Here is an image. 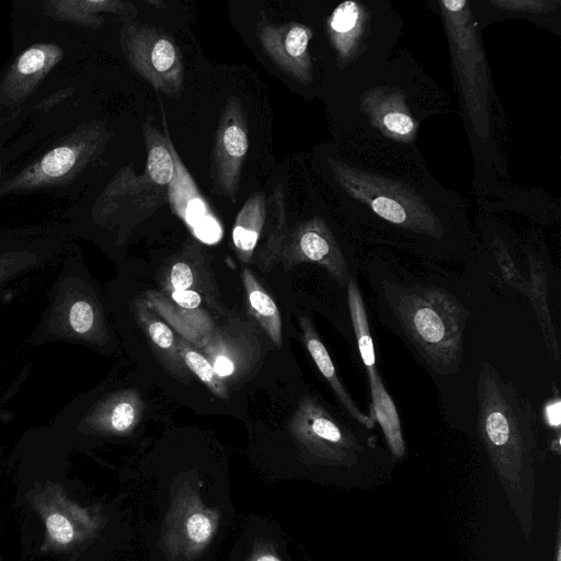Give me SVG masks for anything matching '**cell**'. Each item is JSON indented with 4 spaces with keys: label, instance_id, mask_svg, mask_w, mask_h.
I'll list each match as a JSON object with an SVG mask.
<instances>
[{
    "label": "cell",
    "instance_id": "1",
    "mask_svg": "<svg viewBox=\"0 0 561 561\" xmlns=\"http://www.w3.org/2000/svg\"><path fill=\"white\" fill-rule=\"evenodd\" d=\"M323 167L357 228L442 241L466 225V201L434 179L420 150L378 153L342 147L324 153Z\"/></svg>",
    "mask_w": 561,
    "mask_h": 561
},
{
    "label": "cell",
    "instance_id": "2",
    "mask_svg": "<svg viewBox=\"0 0 561 561\" xmlns=\"http://www.w3.org/2000/svg\"><path fill=\"white\" fill-rule=\"evenodd\" d=\"M339 89L342 147L358 151H419L422 124L450 105L448 94L407 51Z\"/></svg>",
    "mask_w": 561,
    "mask_h": 561
},
{
    "label": "cell",
    "instance_id": "3",
    "mask_svg": "<svg viewBox=\"0 0 561 561\" xmlns=\"http://www.w3.org/2000/svg\"><path fill=\"white\" fill-rule=\"evenodd\" d=\"M403 21L388 0H345L324 20L337 88L380 68L394 54Z\"/></svg>",
    "mask_w": 561,
    "mask_h": 561
},
{
    "label": "cell",
    "instance_id": "4",
    "mask_svg": "<svg viewBox=\"0 0 561 561\" xmlns=\"http://www.w3.org/2000/svg\"><path fill=\"white\" fill-rule=\"evenodd\" d=\"M108 341L96 286L79 255H69L47 291V306L30 342L36 346L65 342L103 348Z\"/></svg>",
    "mask_w": 561,
    "mask_h": 561
},
{
    "label": "cell",
    "instance_id": "5",
    "mask_svg": "<svg viewBox=\"0 0 561 561\" xmlns=\"http://www.w3.org/2000/svg\"><path fill=\"white\" fill-rule=\"evenodd\" d=\"M391 305L424 359L439 374L455 371L461 357L466 310L438 288H403Z\"/></svg>",
    "mask_w": 561,
    "mask_h": 561
},
{
    "label": "cell",
    "instance_id": "6",
    "mask_svg": "<svg viewBox=\"0 0 561 561\" xmlns=\"http://www.w3.org/2000/svg\"><path fill=\"white\" fill-rule=\"evenodd\" d=\"M478 427L494 467L515 480L530 449L531 415L517 391L483 363L478 381Z\"/></svg>",
    "mask_w": 561,
    "mask_h": 561
},
{
    "label": "cell",
    "instance_id": "7",
    "mask_svg": "<svg viewBox=\"0 0 561 561\" xmlns=\"http://www.w3.org/2000/svg\"><path fill=\"white\" fill-rule=\"evenodd\" d=\"M121 44L130 67L156 90L178 96L184 87L181 49L173 37L156 25L125 21Z\"/></svg>",
    "mask_w": 561,
    "mask_h": 561
},
{
    "label": "cell",
    "instance_id": "8",
    "mask_svg": "<svg viewBox=\"0 0 561 561\" xmlns=\"http://www.w3.org/2000/svg\"><path fill=\"white\" fill-rule=\"evenodd\" d=\"M144 407L135 389L114 390L98 398L83 396L60 411L53 427L83 436H124L138 425Z\"/></svg>",
    "mask_w": 561,
    "mask_h": 561
},
{
    "label": "cell",
    "instance_id": "9",
    "mask_svg": "<svg viewBox=\"0 0 561 561\" xmlns=\"http://www.w3.org/2000/svg\"><path fill=\"white\" fill-rule=\"evenodd\" d=\"M288 427L298 446L321 460L347 462L358 449L355 437L311 396L300 400Z\"/></svg>",
    "mask_w": 561,
    "mask_h": 561
},
{
    "label": "cell",
    "instance_id": "10",
    "mask_svg": "<svg viewBox=\"0 0 561 561\" xmlns=\"http://www.w3.org/2000/svg\"><path fill=\"white\" fill-rule=\"evenodd\" d=\"M249 150L248 126L241 101L229 96L221 111L211 151L214 191L234 202Z\"/></svg>",
    "mask_w": 561,
    "mask_h": 561
},
{
    "label": "cell",
    "instance_id": "11",
    "mask_svg": "<svg viewBox=\"0 0 561 561\" xmlns=\"http://www.w3.org/2000/svg\"><path fill=\"white\" fill-rule=\"evenodd\" d=\"M279 262L285 271L301 263L323 266L340 284L347 282V266L332 228L320 216H313L288 228Z\"/></svg>",
    "mask_w": 561,
    "mask_h": 561
},
{
    "label": "cell",
    "instance_id": "12",
    "mask_svg": "<svg viewBox=\"0 0 561 561\" xmlns=\"http://www.w3.org/2000/svg\"><path fill=\"white\" fill-rule=\"evenodd\" d=\"M256 35L265 54L283 73L299 84H311L314 79L309 48L314 36L311 26L298 22L273 24L260 11Z\"/></svg>",
    "mask_w": 561,
    "mask_h": 561
},
{
    "label": "cell",
    "instance_id": "13",
    "mask_svg": "<svg viewBox=\"0 0 561 561\" xmlns=\"http://www.w3.org/2000/svg\"><path fill=\"white\" fill-rule=\"evenodd\" d=\"M34 505L46 529V547L65 550L90 538L99 527L96 514L67 497L57 484L34 496Z\"/></svg>",
    "mask_w": 561,
    "mask_h": 561
},
{
    "label": "cell",
    "instance_id": "14",
    "mask_svg": "<svg viewBox=\"0 0 561 561\" xmlns=\"http://www.w3.org/2000/svg\"><path fill=\"white\" fill-rule=\"evenodd\" d=\"M168 199V187L153 183L147 173L137 175L124 167L108 184L102 199V216L127 226L153 214Z\"/></svg>",
    "mask_w": 561,
    "mask_h": 561
},
{
    "label": "cell",
    "instance_id": "15",
    "mask_svg": "<svg viewBox=\"0 0 561 561\" xmlns=\"http://www.w3.org/2000/svg\"><path fill=\"white\" fill-rule=\"evenodd\" d=\"M259 346L244 332L220 329L209 335L201 347L217 375L227 383L250 373L259 360Z\"/></svg>",
    "mask_w": 561,
    "mask_h": 561
},
{
    "label": "cell",
    "instance_id": "16",
    "mask_svg": "<svg viewBox=\"0 0 561 561\" xmlns=\"http://www.w3.org/2000/svg\"><path fill=\"white\" fill-rule=\"evenodd\" d=\"M217 526L216 511L205 507L194 493H186L174 506L170 540L180 542L185 553H196L211 541Z\"/></svg>",
    "mask_w": 561,
    "mask_h": 561
},
{
    "label": "cell",
    "instance_id": "17",
    "mask_svg": "<svg viewBox=\"0 0 561 561\" xmlns=\"http://www.w3.org/2000/svg\"><path fill=\"white\" fill-rule=\"evenodd\" d=\"M170 151L174 162V175L168 186V201L172 211L196 234L217 218L211 214L171 140Z\"/></svg>",
    "mask_w": 561,
    "mask_h": 561
},
{
    "label": "cell",
    "instance_id": "18",
    "mask_svg": "<svg viewBox=\"0 0 561 561\" xmlns=\"http://www.w3.org/2000/svg\"><path fill=\"white\" fill-rule=\"evenodd\" d=\"M288 231L285 190L277 184L266 198V220L252 263L261 271L270 272L279 262V255Z\"/></svg>",
    "mask_w": 561,
    "mask_h": 561
},
{
    "label": "cell",
    "instance_id": "19",
    "mask_svg": "<svg viewBox=\"0 0 561 561\" xmlns=\"http://www.w3.org/2000/svg\"><path fill=\"white\" fill-rule=\"evenodd\" d=\"M299 324L301 339L306 345V348L308 350L321 375L325 378L327 382L332 388L343 408L354 420L363 424L365 427H373L374 421L371 417L367 416L360 411V409L354 403L351 396L343 387L340 378L337 377L330 354L319 339L309 318L307 316H300Z\"/></svg>",
    "mask_w": 561,
    "mask_h": 561
},
{
    "label": "cell",
    "instance_id": "20",
    "mask_svg": "<svg viewBox=\"0 0 561 561\" xmlns=\"http://www.w3.org/2000/svg\"><path fill=\"white\" fill-rule=\"evenodd\" d=\"M266 220V197L262 192L251 195L239 210L232 243L240 262L252 263Z\"/></svg>",
    "mask_w": 561,
    "mask_h": 561
},
{
    "label": "cell",
    "instance_id": "21",
    "mask_svg": "<svg viewBox=\"0 0 561 561\" xmlns=\"http://www.w3.org/2000/svg\"><path fill=\"white\" fill-rule=\"evenodd\" d=\"M134 309L138 323L162 356L163 362L169 365L170 370L179 376H184L185 365L172 329L158 319L149 306L140 299L135 300Z\"/></svg>",
    "mask_w": 561,
    "mask_h": 561
},
{
    "label": "cell",
    "instance_id": "22",
    "mask_svg": "<svg viewBox=\"0 0 561 561\" xmlns=\"http://www.w3.org/2000/svg\"><path fill=\"white\" fill-rule=\"evenodd\" d=\"M241 279L251 314L271 341L280 347L283 343L282 319L276 302L255 278L251 270L243 268Z\"/></svg>",
    "mask_w": 561,
    "mask_h": 561
},
{
    "label": "cell",
    "instance_id": "23",
    "mask_svg": "<svg viewBox=\"0 0 561 561\" xmlns=\"http://www.w3.org/2000/svg\"><path fill=\"white\" fill-rule=\"evenodd\" d=\"M368 378L377 422L383 432L392 456L401 458L405 454V446L394 402L378 374Z\"/></svg>",
    "mask_w": 561,
    "mask_h": 561
},
{
    "label": "cell",
    "instance_id": "24",
    "mask_svg": "<svg viewBox=\"0 0 561 561\" xmlns=\"http://www.w3.org/2000/svg\"><path fill=\"white\" fill-rule=\"evenodd\" d=\"M144 139L147 150L145 172L159 186L168 187L174 175V162L170 151V137L163 135L148 117L144 123Z\"/></svg>",
    "mask_w": 561,
    "mask_h": 561
},
{
    "label": "cell",
    "instance_id": "25",
    "mask_svg": "<svg viewBox=\"0 0 561 561\" xmlns=\"http://www.w3.org/2000/svg\"><path fill=\"white\" fill-rule=\"evenodd\" d=\"M54 255L45 248L0 249V293L12 280L44 265Z\"/></svg>",
    "mask_w": 561,
    "mask_h": 561
},
{
    "label": "cell",
    "instance_id": "26",
    "mask_svg": "<svg viewBox=\"0 0 561 561\" xmlns=\"http://www.w3.org/2000/svg\"><path fill=\"white\" fill-rule=\"evenodd\" d=\"M347 296L351 318L357 340L360 357L366 367L368 377L378 374L374 343L369 331L368 319L359 289L352 278H347Z\"/></svg>",
    "mask_w": 561,
    "mask_h": 561
},
{
    "label": "cell",
    "instance_id": "27",
    "mask_svg": "<svg viewBox=\"0 0 561 561\" xmlns=\"http://www.w3.org/2000/svg\"><path fill=\"white\" fill-rule=\"evenodd\" d=\"M178 342L185 367L195 374L215 396L220 399H228L227 383L217 375L209 360L192 347L184 337L178 339Z\"/></svg>",
    "mask_w": 561,
    "mask_h": 561
},
{
    "label": "cell",
    "instance_id": "28",
    "mask_svg": "<svg viewBox=\"0 0 561 561\" xmlns=\"http://www.w3.org/2000/svg\"><path fill=\"white\" fill-rule=\"evenodd\" d=\"M47 60V53L42 47H31L18 59L16 70L22 76H30L42 70Z\"/></svg>",
    "mask_w": 561,
    "mask_h": 561
},
{
    "label": "cell",
    "instance_id": "29",
    "mask_svg": "<svg viewBox=\"0 0 561 561\" xmlns=\"http://www.w3.org/2000/svg\"><path fill=\"white\" fill-rule=\"evenodd\" d=\"M170 295L171 299L184 310H195L202 305V295L192 289L186 290H173L165 289Z\"/></svg>",
    "mask_w": 561,
    "mask_h": 561
},
{
    "label": "cell",
    "instance_id": "30",
    "mask_svg": "<svg viewBox=\"0 0 561 561\" xmlns=\"http://www.w3.org/2000/svg\"><path fill=\"white\" fill-rule=\"evenodd\" d=\"M247 561H282L275 552L267 547H256Z\"/></svg>",
    "mask_w": 561,
    "mask_h": 561
},
{
    "label": "cell",
    "instance_id": "31",
    "mask_svg": "<svg viewBox=\"0 0 561 561\" xmlns=\"http://www.w3.org/2000/svg\"><path fill=\"white\" fill-rule=\"evenodd\" d=\"M559 408V402H557L556 407H550L548 409V415H549V422L552 425L558 426L560 423V414H554V411H557Z\"/></svg>",
    "mask_w": 561,
    "mask_h": 561
},
{
    "label": "cell",
    "instance_id": "32",
    "mask_svg": "<svg viewBox=\"0 0 561 561\" xmlns=\"http://www.w3.org/2000/svg\"><path fill=\"white\" fill-rule=\"evenodd\" d=\"M146 2H147L148 4H151V5L158 7L159 9H160V8H167V4H165L163 1H158V0L149 1V0H147Z\"/></svg>",
    "mask_w": 561,
    "mask_h": 561
},
{
    "label": "cell",
    "instance_id": "33",
    "mask_svg": "<svg viewBox=\"0 0 561 561\" xmlns=\"http://www.w3.org/2000/svg\"><path fill=\"white\" fill-rule=\"evenodd\" d=\"M560 554H561L560 547H558L557 561H560Z\"/></svg>",
    "mask_w": 561,
    "mask_h": 561
}]
</instances>
